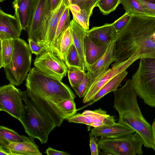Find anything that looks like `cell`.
<instances>
[{
    "label": "cell",
    "instance_id": "34",
    "mask_svg": "<svg viewBox=\"0 0 155 155\" xmlns=\"http://www.w3.org/2000/svg\"><path fill=\"white\" fill-rule=\"evenodd\" d=\"M70 4L78 5L81 10L88 11L93 9L99 0H68Z\"/></svg>",
    "mask_w": 155,
    "mask_h": 155
},
{
    "label": "cell",
    "instance_id": "22",
    "mask_svg": "<svg viewBox=\"0 0 155 155\" xmlns=\"http://www.w3.org/2000/svg\"><path fill=\"white\" fill-rule=\"evenodd\" d=\"M70 10L68 5L65 8L61 18L57 27L52 46V51L61 58L60 43L63 33L70 25Z\"/></svg>",
    "mask_w": 155,
    "mask_h": 155
},
{
    "label": "cell",
    "instance_id": "31",
    "mask_svg": "<svg viewBox=\"0 0 155 155\" xmlns=\"http://www.w3.org/2000/svg\"><path fill=\"white\" fill-rule=\"evenodd\" d=\"M126 12L132 14L145 15L143 9L137 0H121Z\"/></svg>",
    "mask_w": 155,
    "mask_h": 155
},
{
    "label": "cell",
    "instance_id": "13",
    "mask_svg": "<svg viewBox=\"0 0 155 155\" xmlns=\"http://www.w3.org/2000/svg\"><path fill=\"white\" fill-rule=\"evenodd\" d=\"M0 148L9 155H42L33 139L25 142H13L0 138Z\"/></svg>",
    "mask_w": 155,
    "mask_h": 155
},
{
    "label": "cell",
    "instance_id": "37",
    "mask_svg": "<svg viewBox=\"0 0 155 155\" xmlns=\"http://www.w3.org/2000/svg\"><path fill=\"white\" fill-rule=\"evenodd\" d=\"M28 40L32 54H34L36 56H39L46 50L45 48L43 45L38 44L32 40L28 39Z\"/></svg>",
    "mask_w": 155,
    "mask_h": 155
},
{
    "label": "cell",
    "instance_id": "21",
    "mask_svg": "<svg viewBox=\"0 0 155 155\" xmlns=\"http://www.w3.org/2000/svg\"><path fill=\"white\" fill-rule=\"evenodd\" d=\"M70 27L74 45L79 55L81 70H87V66L85 59L84 40L87 30L84 29L73 19L71 21Z\"/></svg>",
    "mask_w": 155,
    "mask_h": 155
},
{
    "label": "cell",
    "instance_id": "11",
    "mask_svg": "<svg viewBox=\"0 0 155 155\" xmlns=\"http://www.w3.org/2000/svg\"><path fill=\"white\" fill-rule=\"evenodd\" d=\"M136 61L128 59L115 62L111 67L106 71L90 87L83 99L84 104L90 102L101 88L117 75L127 69Z\"/></svg>",
    "mask_w": 155,
    "mask_h": 155
},
{
    "label": "cell",
    "instance_id": "4",
    "mask_svg": "<svg viewBox=\"0 0 155 155\" xmlns=\"http://www.w3.org/2000/svg\"><path fill=\"white\" fill-rule=\"evenodd\" d=\"M14 49L10 63L4 68L10 83L18 86L26 78L31 68L32 53L29 44L20 38L13 39Z\"/></svg>",
    "mask_w": 155,
    "mask_h": 155
},
{
    "label": "cell",
    "instance_id": "12",
    "mask_svg": "<svg viewBox=\"0 0 155 155\" xmlns=\"http://www.w3.org/2000/svg\"><path fill=\"white\" fill-rule=\"evenodd\" d=\"M68 122L82 124L93 127H99L115 124L113 116L107 114L101 108L94 110H86L82 113L75 114L68 120Z\"/></svg>",
    "mask_w": 155,
    "mask_h": 155
},
{
    "label": "cell",
    "instance_id": "28",
    "mask_svg": "<svg viewBox=\"0 0 155 155\" xmlns=\"http://www.w3.org/2000/svg\"><path fill=\"white\" fill-rule=\"evenodd\" d=\"M58 106L63 115L64 120H68L73 116L77 111L74 99L64 100L60 102Z\"/></svg>",
    "mask_w": 155,
    "mask_h": 155
},
{
    "label": "cell",
    "instance_id": "30",
    "mask_svg": "<svg viewBox=\"0 0 155 155\" xmlns=\"http://www.w3.org/2000/svg\"><path fill=\"white\" fill-rule=\"evenodd\" d=\"M64 62L68 68L70 66L74 67L81 70L80 57L73 44L68 51Z\"/></svg>",
    "mask_w": 155,
    "mask_h": 155
},
{
    "label": "cell",
    "instance_id": "38",
    "mask_svg": "<svg viewBox=\"0 0 155 155\" xmlns=\"http://www.w3.org/2000/svg\"><path fill=\"white\" fill-rule=\"evenodd\" d=\"M90 146L92 155H98L99 148L98 146L97 137L89 133Z\"/></svg>",
    "mask_w": 155,
    "mask_h": 155
},
{
    "label": "cell",
    "instance_id": "25",
    "mask_svg": "<svg viewBox=\"0 0 155 155\" xmlns=\"http://www.w3.org/2000/svg\"><path fill=\"white\" fill-rule=\"evenodd\" d=\"M0 68H4L11 62L14 49L13 39L0 41Z\"/></svg>",
    "mask_w": 155,
    "mask_h": 155
},
{
    "label": "cell",
    "instance_id": "6",
    "mask_svg": "<svg viewBox=\"0 0 155 155\" xmlns=\"http://www.w3.org/2000/svg\"><path fill=\"white\" fill-rule=\"evenodd\" d=\"M24 110L19 120L25 132L30 137L38 139L41 143L47 142L50 132L55 127L50 124L34 106L26 91H22Z\"/></svg>",
    "mask_w": 155,
    "mask_h": 155
},
{
    "label": "cell",
    "instance_id": "29",
    "mask_svg": "<svg viewBox=\"0 0 155 155\" xmlns=\"http://www.w3.org/2000/svg\"><path fill=\"white\" fill-rule=\"evenodd\" d=\"M85 71L74 67L68 68V77L71 87H74L79 84L84 76Z\"/></svg>",
    "mask_w": 155,
    "mask_h": 155
},
{
    "label": "cell",
    "instance_id": "16",
    "mask_svg": "<svg viewBox=\"0 0 155 155\" xmlns=\"http://www.w3.org/2000/svg\"><path fill=\"white\" fill-rule=\"evenodd\" d=\"M87 34L92 40L97 43L110 45L117 40L118 33L113 23L92 28L87 31Z\"/></svg>",
    "mask_w": 155,
    "mask_h": 155
},
{
    "label": "cell",
    "instance_id": "10",
    "mask_svg": "<svg viewBox=\"0 0 155 155\" xmlns=\"http://www.w3.org/2000/svg\"><path fill=\"white\" fill-rule=\"evenodd\" d=\"M64 61L52 51L46 50L41 54L36 56L34 64L44 73L62 81L68 71V68Z\"/></svg>",
    "mask_w": 155,
    "mask_h": 155
},
{
    "label": "cell",
    "instance_id": "40",
    "mask_svg": "<svg viewBox=\"0 0 155 155\" xmlns=\"http://www.w3.org/2000/svg\"><path fill=\"white\" fill-rule=\"evenodd\" d=\"M62 0H50L52 11L53 12L57 8Z\"/></svg>",
    "mask_w": 155,
    "mask_h": 155
},
{
    "label": "cell",
    "instance_id": "33",
    "mask_svg": "<svg viewBox=\"0 0 155 155\" xmlns=\"http://www.w3.org/2000/svg\"><path fill=\"white\" fill-rule=\"evenodd\" d=\"M91 78L89 71L85 73L84 79L81 83L72 88L80 98L83 97L88 91L90 86Z\"/></svg>",
    "mask_w": 155,
    "mask_h": 155
},
{
    "label": "cell",
    "instance_id": "24",
    "mask_svg": "<svg viewBox=\"0 0 155 155\" xmlns=\"http://www.w3.org/2000/svg\"><path fill=\"white\" fill-rule=\"evenodd\" d=\"M69 8L73 16V20L85 30H89V20L93 9L88 11L81 10L77 5L70 4Z\"/></svg>",
    "mask_w": 155,
    "mask_h": 155
},
{
    "label": "cell",
    "instance_id": "18",
    "mask_svg": "<svg viewBox=\"0 0 155 155\" xmlns=\"http://www.w3.org/2000/svg\"><path fill=\"white\" fill-rule=\"evenodd\" d=\"M110 45L93 41L87 33L84 40V48L85 59L87 67L100 59L105 54Z\"/></svg>",
    "mask_w": 155,
    "mask_h": 155
},
{
    "label": "cell",
    "instance_id": "39",
    "mask_svg": "<svg viewBox=\"0 0 155 155\" xmlns=\"http://www.w3.org/2000/svg\"><path fill=\"white\" fill-rule=\"evenodd\" d=\"M45 153L48 155H69L70 154L66 152L60 151L55 150L51 147H48Z\"/></svg>",
    "mask_w": 155,
    "mask_h": 155
},
{
    "label": "cell",
    "instance_id": "35",
    "mask_svg": "<svg viewBox=\"0 0 155 155\" xmlns=\"http://www.w3.org/2000/svg\"><path fill=\"white\" fill-rule=\"evenodd\" d=\"M131 14L125 12L122 16L113 23V25L116 31L118 32L123 28L129 21Z\"/></svg>",
    "mask_w": 155,
    "mask_h": 155
},
{
    "label": "cell",
    "instance_id": "44",
    "mask_svg": "<svg viewBox=\"0 0 155 155\" xmlns=\"http://www.w3.org/2000/svg\"><path fill=\"white\" fill-rule=\"evenodd\" d=\"M5 0H0V2H2Z\"/></svg>",
    "mask_w": 155,
    "mask_h": 155
},
{
    "label": "cell",
    "instance_id": "1",
    "mask_svg": "<svg viewBox=\"0 0 155 155\" xmlns=\"http://www.w3.org/2000/svg\"><path fill=\"white\" fill-rule=\"evenodd\" d=\"M25 85L28 97L44 118L52 125L60 126L64 119L58 104L76 97L70 87L35 67L29 71Z\"/></svg>",
    "mask_w": 155,
    "mask_h": 155
},
{
    "label": "cell",
    "instance_id": "7",
    "mask_svg": "<svg viewBox=\"0 0 155 155\" xmlns=\"http://www.w3.org/2000/svg\"><path fill=\"white\" fill-rule=\"evenodd\" d=\"M98 146L107 154L113 155H142L143 140L137 132L116 138L101 137Z\"/></svg>",
    "mask_w": 155,
    "mask_h": 155
},
{
    "label": "cell",
    "instance_id": "42",
    "mask_svg": "<svg viewBox=\"0 0 155 155\" xmlns=\"http://www.w3.org/2000/svg\"><path fill=\"white\" fill-rule=\"evenodd\" d=\"M0 155H9V154L5 151L0 148Z\"/></svg>",
    "mask_w": 155,
    "mask_h": 155
},
{
    "label": "cell",
    "instance_id": "19",
    "mask_svg": "<svg viewBox=\"0 0 155 155\" xmlns=\"http://www.w3.org/2000/svg\"><path fill=\"white\" fill-rule=\"evenodd\" d=\"M135 132L130 127L118 122L111 125L93 127L91 131V133L95 137L106 138L117 137Z\"/></svg>",
    "mask_w": 155,
    "mask_h": 155
},
{
    "label": "cell",
    "instance_id": "23",
    "mask_svg": "<svg viewBox=\"0 0 155 155\" xmlns=\"http://www.w3.org/2000/svg\"><path fill=\"white\" fill-rule=\"evenodd\" d=\"M128 73L127 70L125 71L106 84L94 96L88 105L96 102L108 93L117 90L118 87L121 86V82L127 74Z\"/></svg>",
    "mask_w": 155,
    "mask_h": 155
},
{
    "label": "cell",
    "instance_id": "2",
    "mask_svg": "<svg viewBox=\"0 0 155 155\" xmlns=\"http://www.w3.org/2000/svg\"><path fill=\"white\" fill-rule=\"evenodd\" d=\"M115 42V62L128 59L155 58V18L132 14L119 32Z\"/></svg>",
    "mask_w": 155,
    "mask_h": 155
},
{
    "label": "cell",
    "instance_id": "26",
    "mask_svg": "<svg viewBox=\"0 0 155 155\" xmlns=\"http://www.w3.org/2000/svg\"><path fill=\"white\" fill-rule=\"evenodd\" d=\"M0 138L13 142H25L33 139L30 136L21 135L15 131L2 126H0Z\"/></svg>",
    "mask_w": 155,
    "mask_h": 155
},
{
    "label": "cell",
    "instance_id": "41",
    "mask_svg": "<svg viewBox=\"0 0 155 155\" xmlns=\"http://www.w3.org/2000/svg\"><path fill=\"white\" fill-rule=\"evenodd\" d=\"M151 126L153 132V143L154 146V148L153 150L155 152V119H154V120L152 123Z\"/></svg>",
    "mask_w": 155,
    "mask_h": 155
},
{
    "label": "cell",
    "instance_id": "5",
    "mask_svg": "<svg viewBox=\"0 0 155 155\" xmlns=\"http://www.w3.org/2000/svg\"><path fill=\"white\" fill-rule=\"evenodd\" d=\"M131 80L137 96L145 103L155 108V58L140 59Z\"/></svg>",
    "mask_w": 155,
    "mask_h": 155
},
{
    "label": "cell",
    "instance_id": "20",
    "mask_svg": "<svg viewBox=\"0 0 155 155\" xmlns=\"http://www.w3.org/2000/svg\"><path fill=\"white\" fill-rule=\"evenodd\" d=\"M70 5L68 0H62L53 12L48 27L45 47L46 50L52 51V46L56 29L61 18L65 8Z\"/></svg>",
    "mask_w": 155,
    "mask_h": 155
},
{
    "label": "cell",
    "instance_id": "14",
    "mask_svg": "<svg viewBox=\"0 0 155 155\" xmlns=\"http://www.w3.org/2000/svg\"><path fill=\"white\" fill-rule=\"evenodd\" d=\"M115 42L110 45L105 54L100 59L93 64L88 66L87 69L90 72L91 78L90 87L109 68L110 65L115 61Z\"/></svg>",
    "mask_w": 155,
    "mask_h": 155
},
{
    "label": "cell",
    "instance_id": "3",
    "mask_svg": "<svg viewBox=\"0 0 155 155\" xmlns=\"http://www.w3.org/2000/svg\"><path fill=\"white\" fill-rule=\"evenodd\" d=\"M113 107L119 115L118 122L133 129L142 138L145 147L154 149L151 125L144 117L137 100V95L131 79L113 91Z\"/></svg>",
    "mask_w": 155,
    "mask_h": 155
},
{
    "label": "cell",
    "instance_id": "43",
    "mask_svg": "<svg viewBox=\"0 0 155 155\" xmlns=\"http://www.w3.org/2000/svg\"><path fill=\"white\" fill-rule=\"evenodd\" d=\"M147 2L155 4V0H142Z\"/></svg>",
    "mask_w": 155,
    "mask_h": 155
},
{
    "label": "cell",
    "instance_id": "32",
    "mask_svg": "<svg viewBox=\"0 0 155 155\" xmlns=\"http://www.w3.org/2000/svg\"><path fill=\"white\" fill-rule=\"evenodd\" d=\"M121 1V0H99L96 6L98 7L103 15H107L114 11Z\"/></svg>",
    "mask_w": 155,
    "mask_h": 155
},
{
    "label": "cell",
    "instance_id": "36",
    "mask_svg": "<svg viewBox=\"0 0 155 155\" xmlns=\"http://www.w3.org/2000/svg\"><path fill=\"white\" fill-rule=\"evenodd\" d=\"M142 6L145 15L155 18V4L142 0H137Z\"/></svg>",
    "mask_w": 155,
    "mask_h": 155
},
{
    "label": "cell",
    "instance_id": "17",
    "mask_svg": "<svg viewBox=\"0 0 155 155\" xmlns=\"http://www.w3.org/2000/svg\"><path fill=\"white\" fill-rule=\"evenodd\" d=\"M34 0H14L15 14L22 30H26L32 14Z\"/></svg>",
    "mask_w": 155,
    "mask_h": 155
},
{
    "label": "cell",
    "instance_id": "27",
    "mask_svg": "<svg viewBox=\"0 0 155 155\" xmlns=\"http://www.w3.org/2000/svg\"><path fill=\"white\" fill-rule=\"evenodd\" d=\"M73 44L70 26L63 33L60 45L61 58L64 62L68 51Z\"/></svg>",
    "mask_w": 155,
    "mask_h": 155
},
{
    "label": "cell",
    "instance_id": "8",
    "mask_svg": "<svg viewBox=\"0 0 155 155\" xmlns=\"http://www.w3.org/2000/svg\"><path fill=\"white\" fill-rule=\"evenodd\" d=\"M53 12L50 0H34L32 14L26 29L28 39L45 47L47 29Z\"/></svg>",
    "mask_w": 155,
    "mask_h": 155
},
{
    "label": "cell",
    "instance_id": "15",
    "mask_svg": "<svg viewBox=\"0 0 155 155\" xmlns=\"http://www.w3.org/2000/svg\"><path fill=\"white\" fill-rule=\"evenodd\" d=\"M22 31L15 15L0 10V40L20 38Z\"/></svg>",
    "mask_w": 155,
    "mask_h": 155
},
{
    "label": "cell",
    "instance_id": "9",
    "mask_svg": "<svg viewBox=\"0 0 155 155\" xmlns=\"http://www.w3.org/2000/svg\"><path fill=\"white\" fill-rule=\"evenodd\" d=\"M10 83L0 87V111L20 120L24 110L22 91Z\"/></svg>",
    "mask_w": 155,
    "mask_h": 155
}]
</instances>
